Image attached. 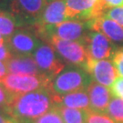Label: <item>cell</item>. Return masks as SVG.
Instances as JSON below:
<instances>
[{
    "mask_svg": "<svg viewBox=\"0 0 123 123\" xmlns=\"http://www.w3.org/2000/svg\"><path fill=\"white\" fill-rule=\"evenodd\" d=\"M52 1H56V0H47V3H49V2H52Z\"/></svg>",
    "mask_w": 123,
    "mask_h": 123,
    "instance_id": "32",
    "label": "cell"
},
{
    "mask_svg": "<svg viewBox=\"0 0 123 123\" xmlns=\"http://www.w3.org/2000/svg\"><path fill=\"white\" fill-rule=\"evenodd\" d=\"M55 106L51 91L43 88L15 96L7 112L18 123H32Z\"/></svg>",
    "mask_w": 123,
    "mask_h": 123,
    "instance_id": "1",
    "label": "cell"
},
{
    "mask_svg": "<svg viewBox=\"0 0 123 123\" xmlns=\"http://www.w3.org/2000/svg\"><path fill=\"white\" fill-rule=\"evenodd\" d=\"M20 27H22V25L13 13L0 10V34L5 39H7Z\"/></svg>",
    "mask_w": 123,
    "mask_h": 123,
    "instance_id": "17",
    "label": "cell"
},
{
    "mask_svg": "<svg viewBox=\"0 0 123 123\" xmlns=\"http://www.w3.org/2000/svg\"><path fill=\"white\" fill-rule=\"evenodd\" d=\"M103 15L123 26V6L107 9Z\"/></svg>",
    "mask_w": 123,
    "mask_h": 123,
    "instance_id": "22",
    "label": "cell"
},
{
    "mask_svg": "<svg viewBox=\"0 0 123 123\" xmlns=\"http://www.w3.org/2000/svg\"><path fill=\"white\" fill-rule=\"evenodd\" d=\"M89 30L100 32L115 45L123 43V26L104 15L87 22Z\"/></svg>",
    "mask_w": 123,
    "mask_h": 123,
    "instance_id": "13",
    "label": "cell"
},
{
    "mask_svg": "<svg viewBox=\"0 0 123 123\" xmlns=\"http://www.w3.org/2000/svg\"><path fill=\"white\" fill-rule=\"evenodd\" d=\"M0 123H18L9 114L0 113Z\"/></svg>",
    "mask_w": 123,
    "mask_h": 123,
    "instance_id": "28",
    "label": "cell"
},
{
    "mask_svg": "<svg viewBox=\"0 0 123 123\" xmlns=\"http://www.w3.org/2000/svg\"><path fill=\"white\" fill-rule=\"evenodd\" d=\"M65 3L68 20L88 22L105 12L100 0H65Z\"/></svg>",
    "mask_w": 123,
    "mask_h": 123,
    "instance_id": "8",
    "label": "cell"
},
{
    "mask_svg": "<svg viewBox=\"0 0 123 123\" xmlns=\"http://www.w3.org/2000/svg\"><path fill=\"white\" fill-rule=\"evenodd\" d=\"M32 57L40 70L50 79L57 76L66 68L64 62L59 57L60 56L49 44L42 43L36 49Z\"/></svg>",
    "mask_w": 123,
    "mask_h": 123,
    "instance_id": "9",
    "label": "cell"
},
{
    "mask_svg": "<svg viewBox=\"0 0 123 123\" xmlns=\"http://www.w3.org/2000/svg\"><path fill=\"white\" fill-rule=\"evenodd\" d=\"M92 79L82 68L72 66L64 68L49 82V88L53 96H62L68 93L87 89Z\"/></svg>",
    "mask_w": 123,
    "mask_h": 123,
    "instance_id": "2",
    "label": "cell"
},
{
    "mask_svg": "<svg viewBox=\"0 0 123 123\" xmlns=\"http://www.w3.org/2000/svg\"><path fill=\"white\" fill-rule=\"evenodd\" d=\"M105 113L116 123H123V100L118 98H112Z\"/></svg>",
    "mask_w": 123,
    "mask_h": 123,
    "instance_id": "19",
    "label": "cell"
},
{
    "mask_svg": "<svg viewBox=\"0 0 123 123\" xmlns=\"http://www.w3.org/2000/svg\"><path fill=\"white\" fill-rule=\"evenodd\" d=\"M68 19L65 0H56L47 4L39 18L34 23L31 28H40L55 26Z\"/></svg>",
    "mask_w": 123,
    "mask_h": 123,
    "instance_id": "12",
    "label": "cell"
},
{
    "mask_svg": "<svg viewBox=\"0 0 123 123\" xmlns=\"http://www.w3.org/2000/svg\"><path fill=\"white\" fill-rule=\"evenodd\" d=\"M15 96H13L8 90L4 87V85L0 82V106L3 107L7 111L8 106L13 100ZM8 113V112H7Z\"/></svg>",
    "mask_w": 123,
    "mask_h": 123,
    "instance_id": "24",
    "label": "cell"
},
{
    "mask_svg": "<svg viewBox=\"0 0 123 123\" xmlns=\"http://www.w3.org/2000/svg\"><path fill=\"white\" fill-rule=\"evenodd\" d=\"M47 4V0H11L10 8L22 27H31L39 18Z\"/></svg>",
    "mask_w": 123,
    "mask_h": 123,
    "instance_id": "10",
    "label": "cell"
},
{
    "mask_svg": "<svg viewBox=\"0 0 123 123\" xmlns=\"http://www.w3.org/2000/svg\"><path fill=\"white\" fill-rule=\"evenodd\" d=\"M49 77L43 76H25L9 74L5 77L1 83L13 96L35 91L43 88H49L51 81Z\"/></svg>",
    "mask_w": 123,
    "mask_h": 123,
    "instance_id": "5",
    "label": "cell"
},
{
    "mask_svg": "<svg viewBox=\"0 0 123 123\" xmlns=\"http://www.w3.org/2000/svg\"><path fill=\"white\" fill-rule=\"evenodd\" d=\"M32 29L40 39L44 41L50 37H57L68 41H82L89 30L87 22L79 20H67L55 26Z\"/></svg>",
    "mask_w": 123,
    "mask_h": 123,
    "instance_id": "3",
    "label": "cell"
},
{
    "mask_svg": "<svg viewBox=\"0 0 123 123\" xmlns=\"http://www.w3.org/2000/svg\"><path fill=\"white\" fill-rule=\"evenodd\" d=\"M32 123H64L57 106H55L47 113L42 115Z\"/></svg>",
    "mask_w": 123,
    "mask_h": 123,
    "instance_id": "20",
    "label": "cell"
},
{
    "mask_svg": "<svg viewBox=\"0 0 123 123\" xmlns=\"http://www.w3.org/2000/svg\"><path fill=\"white\" fill-rule=\"evenodd\" d=\"M46 42L51 45L57 54L68 64L85 69L88 57L82 41H68L50 37Z\"/></svg>",
    "mask_w": 123,
    "mask_h": 123,
    "instance_id": "4",
    "label": "cell"
},
{
    "mask_svg": "<svg viewBox=\"0 0 123 123\" xmlns=\"http://www.w3.org/2000/svg\"><path fill=\"white\" fill-rule=\"evenodd\" d=\"M6 75H7L6 67L4 62L0 61V82L3 80V79H4Z\"/></svg>",
    "mask_w": 123,
    "mask_h": 123,
    "instance_id": "29",
    "label": "cell"
},
{
    "mask_svg": "<svg viewBox=\"0 0 123 123\" xmlns=\"http://www.w3.org/2000/svg\"><path fill=\"white\" fill-rule=\"evenodd\" d=\"M6 44V39L3 36L0 34V45H4Z\"/></svg>",
    "mask_w": 123,
    "mask_h": 123,
    "instance_id": "30",
    "label": "cell"
},
{
    "mask_svg": "<svg viewBox=\"0 0 123 123\" xmlns=\"http://www.w3.org/2000/svg\"><path fill=\"white\" fill-rule=\"evenodd\" d=\"M88 59L102 60L111 57L118 49L116 45L100 32L88 30L82 40Z\"/></svg>",
    "mask_w": 123,
    "mask_h": 123,
    "instance_id": "7",
    "label": "cell"
},
{
    "mask_svg": "<svg viewBox=\"0 0 123 123\" xmlns=\"http://www.w3.org/2000/svg\"><path fill=\"white\" fill-rule=\"evenodd\" d=\"M64 123H86L87 110L57 106Z\"/></svg>",
    "mask_w": 123,
    "mask_h": 123,
    "instance_id": "18",
    "label": "cell"
},
{
    "mask_svg": "<svg viewBox=\"0 0 123 123\" xmlns=\"http://www.w3.org/2000/svg\"><path fill=\"white\" fill-rule=\"evenodd\" d=\"M100 1L101 5H102L105 11L107 9L111 8V7L123 6V0H100Z\"/></svg>",
    "mask_w": 123,
    "mask_h": 123,
    "instance_id": "27",
    "label": "cell"
},
{
    "mask_svg": "<svg viewBox=\"0 0 123 123\" xmlns=\"http://www.w3.org/2000/svg\"><path fill=\"white\" fill-rule=\"evenodd\" d=\"M0 113H5V114H8V113H7V111L5 110L3 107H1V106H0Z\"/></svg>",
    "mask_w": 123,
    "mask_h": 123,
    "instance_id": "31",
    "label": "cell"
},
{
    "mask_svg": "<svg viewBox=\"0 0 123 123\" xmlns=\"http://www.w3.org/2000/svg\"><path fill=\"white\" fill-rule=\"evenodd\" d=\"M112 62L117 69L118 75L123 78V47L118 48L112 55Z\"/></svg>",
    "mask_w": 123,
    "mask_h": 123,
    "instance_id": "23",
    "label": "cell"
},
{
    "mask_svg": "<svg viewBox=\"0 0 123 123\" xmlns=\"http://www.w3.org/2000/svg\"><path fill=\"white\" fill-rule=\"evenodd\" d=\"M53 100L56 106H63L71 109L89 110V98L87 89L76 92L68 93L62 96H53Z\"/></svg>",
    "mask_w": 123,
    "mask_h": 123,
    "instance_id": "16",
    "label": "cell"
},
{
    "mask_svg": "<svg viewBox=\"0 0 123 123\" xmlns=\"http://www.w3.org/2000/svg\"><path fill=\"white\" fill-rule=\"evenodd\" d=\"M85 70L97 83L110 87L118 78V72L114 64L108 59L91 60L88 59Z\"/></svg>",
    "mask_w": 123,
    "mask_h": 123,
    "instance_id": "11",
    "label": "cell"
},
{
    "mask_svg": "<svg viewBox=\"0 0 123 123\" xmlns=\"http://www.w3.org/2000/svg\"><path fill=\"white\" fill-rule=\"evenodd\" d=\"M86 123H116L109 115L93 110H87Z\"/></svg>",
    "mask_w": 123,
    "mask_h": 123,
    "instance_id": "21",
    "label": "cell"
},
{
    "mask_svg": "<svg viewBox=\"0 0 123 123\" xmlns=\"http://www.w3.org/2000/svg\"><path fill=\"white\" fill-rule=\"evenodd\" d=\"M111 95L123 100V78L118 77L110 88Z\"/></svg>",
    "mask_w": 123,
    "mask_h": 123,
    "instance_id": "25",
    "label": "cell"
},
{
    "mask_svg": "<svg viewBox=\"0 0 123 123\" xmlns=\"http://www.w3.org/2000/svg\"><path fill=\"white\" fill-rule=\"evenodd\" d=\"M87 92L89 98L90 110L105 113L111 99V92L110 89L92 80L87 88Z\"/></svg>",
    "mask_w": 123,
    "mask_h": 123,
    "instance_id": "15",
    "label": "cell"
},
{
    "mask_svg": "<svg viewBox=\"0 0 123 123\" xmlns=\"http://www.w3.org/2000/svg\"><path fill=\"white\" fill-rule=\"evenodd\" d=\"M13 53L7 47L6 43L4 45H0V61L6 62L13 57Z\"/></svg>",
    "mask_w": 123,
    "mask_h": 123,
    "instance_id": "26",
    "label": "cell"
},
{
    "mask_svg": "<svg viewBox=\"0 0 123 123\" xmlns=\"http://www.w3.org/2000/svg\"><path fill=\"white\" fill-rule=\"evenodd\" d=\"M6 43L13 55L31 56L39 47L41 39L31 27H20L6 39Z\"/></svg>",
    "mask_w": 123,
    "mask_h": 123,
    "instance_id": "6",
    "label": "cell"
},
{
    "mask_svg": "<svg viewBox=\"0 0 123 123\" xmlns=\"http://www.w3.org/2000/svg\"><path fill=\"white\" fill-rule=\"evenodd\" d=\"M7 72L14 75L25 76H43L45 75L37 67L32 56H17L15 55L4 62ZM47 76V75H46Z\"/></svg>",
    "mask_w": 123,
    "mask_h": 123,
    "instance_id": "14",
    "label": "cell"
}]
</instances>
